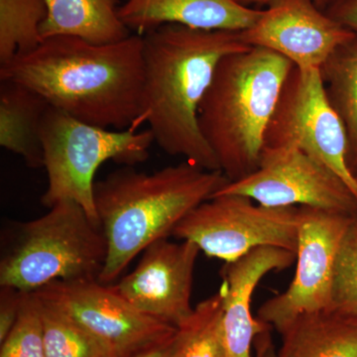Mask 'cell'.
Listing matches in <instances>:
<instances>
[{
	"label": "cell",
	"instance_id": "6da1fadb",
	"mask_svg": "<svg viewBox=\"0 0 357 357\" xmlns=\"http://www.w3.org/2000/svg\"><path fill=\"white\" fill-rule=\"evenodd\" d=\"M0 81L38 93L79 121L115 130L139 124L144 86L143 36L95 44L58 35L0 66Z\"/></svg>",
	"mask_w": 357,
	"mask_h": 357
},
{
	"label": "cell",
	"instance_id": "7a4b0ae2",
	"mask_svg": "<svg viewBox=\"0 0 357 357\" xmlns=\"http://www.w3.org/2000/svg\"><path fill=\"white\" fill-rule=\"evenodd\" d=\"M144 86L139 124L147 122L155 142L208 171H222L202 134L199 109L218 63L250 48L241 31L159 26L142 35Z\"/></svg>",
	"mask_w": 357,
	"mask_h": 357
},
{
	"label": "cell",
	"instance_id": "3957f363",
	"mask_svg": "<svg viewBox=\"0 0 357 357\" xmlns=\"http://www.w3.org/2000/svg\"><path fill=\"white\" fill-rule=\"evenodd\" d=\"M222 171L185 161L153 173L124 166L95 184L96 210L107 243L98 280L110 285L130 262L229 183Z\"/></svg>",
	"mask_w": 357,
	"mask_h": 357
},
{
	"label": "cell",
	"instance_id": "277c9868",
	"mask_svg": "<svg viewBox=\"0 0 357 357\" xmlns=\"http://www.w3.org/2000/svg\"><path fill=\"white\" fill-rule=\"evenodd\" d=\"M295 66L261 47L225 56L199 109L202 134L229 182L257 170L265 134Z\"/></svg>",
	"mask_w": 357,
	"mask_h": 357
},
{
	"label": "cell",
	"instance_id": "5b68a950",
	"mask_svg": "<svg viewBox=\"0 0 357 357\" xmlns=\"http://www.w3.org/2000/svg\"><path fill=\"white\" fill-rule=\"evenodd\" d=\"M0 259V286L33 293L55 281L98 279L107 243L79 204L63 201L43 217L17 222Z\"/></svg>",
	"mask_w": 357,
	"mask_h": 357
},
{
	"label": "cell",
	"instance_id": "8992f818",
	"mask_svg": "<svg viewBox=\"0 0 357 357\" xmlns=\"http://www.w3.org/2000/svg\"><path fill=\"white\" fill-rule=\"evenodd\" d=\"M44 168L48 187L41 202L46 208L72 201L98 225L95 176L105 162L134 166L146 161L155 142L150 129L110 130L79 121L49 107L41 128Z\"/></svg>",
	"mask_w": 357,
	"mask_h": 357
},
{
	"label": "cell",
	"instance_id": "52a82bcc",
	"mask_svg": "<svg viewBox=\"0 0 357 357\" xmlns=\"http://www.w3.org/2000/svg\"><path fill=\"white\" fill-rule=\"evenodd\" d=\"M172 236L192 241L208 257L225 263L263 246L296 255L298 206L268 208L246 197L215 196L185 215Z\"/></svg>",
	"mask_w": 357,
	"mask_h": 357
},
{
	"label": "cell",
	"instance_id": "ba28073f",
	"mask_svg": "<svg viewBox=\"0 0 357 357\" xmlns=\"http://www.w3.org/2000/svg\"><path fill=\"white\" fill-rule=\"evenodd\" d=\"M265 146L299 148L342 178L357 201L347 130L328 102L321 70H291L265 134Z\"/></svg>",
	"mask_w": 357,
	"mask_h": 357
},
{
	"label": "cell",
	"instance_id": "9c48e42d",
	"mask_svg": "<svg viewBox=\"0 0 357 357\" xmlns=\"http://www.w3.org/2000/svg\"><path fill=\"white\" fill-rule=\"evenodd\" d=\"M354 215L298 206L295 275L285 292L260 307V321L280 333L302 314L333 309L338 253Z\"/></svg>",
	"mask_w": 357,
	"mask_h": 357
},
{
	"label": "cell",
	"instance_id": "30bf717a",
	"mask_svg": "<svg viewBox=\"0 0 357 357\" xmlns=\"http://www.w3.org/2000/svg\"><path fill=\"white\" fill-rule=\"evenodd\" d=\"M236 195L268 208L311 206L356 215L357 201L344 181L297 147L263 149L257 170L229 182L213 197Z\"/></svg>",
	"mask_w": 357,
	"mask_h": 357
},
{
	"label": "cell",
	"instance_id": "8fae6325",
	"mask_svg": "<svg viewBox=\"0 0 357 357\" xmlns=\"http://www.w3.org/2000/svg\"><path fill=\"white\" fill-rule=\"evenodd\" d=\"M95 335L119 357H132L173 337L177 328L131 306L98 279L55 281L33 292Z\"/></svg>",
	"mask_w": 357,
	"mask_h": 357
},
{
	"label": "cell",
	"instance_id": "7c38bea8",
	"mask_svg": "<svg viewBox=\"0 0 357 357\" xmlns=\"http://www.w3.org/2000/svg\"><path fill=\"white\" fill-rule=\"evenodd\" d=\"M198 246L168 238L150 244L137 266L112 287L142 314L177 328L192 314Z\"/></svg>",
	"mask_w": 357,
	"mask_h": 357
},
{
	"label": "cell",
	"instance_id": "4fadbf2b",
	"mask_svg": "<svg viewBox=\"0 0 357 357\" xmlns=\"http://www.w3.org/2000/svg\"><path fill=\"white\" fill-rule=\"evenodd\" d=\"M356 35L328 17L314 0H272L255 24L241 31L249 47L273 51L303 70H321L338 47Z\"/></svg>",
	"mask_w": 357,
	"mask_h": 357
},
{
	"label": "cell",
	"instance_id": "5bb4252c",
	"mask_svg": "<svg viewBox=\"0 0 357 357\" xmlns=\"http://www.w3.org/2000/svg\"><path fill=\"white\" fill-rule=\"evenodd\" d=\"M296 261L291 251L272 246L253 249L222 269L223 291L222 328L227 357H251V347L258 333L268 325L251 312L253 293L263 277L284 270Z\"/></svg>",
	"mask_w": 357,
	"mask_h": 357
},
{
	"label": "cell",
	"instance_id": "9a60e30c",
	"mask_svg": "<svg viewBox=\"0 0 357 357\" xmlns=\"http://www.w3.org/2000/svg\"><path fill=\"white\" fill-rule=\"evenodd\" d=\"M262 10L234 0H124L119 16L129 30L143 35L165 24L201 30L243 31Z\"/></svg>",
	"mask_w": 357,
	"mask_h": 357
},
{
	"label": "cell",
	"instance_id": "2e32d148",
	"mask_svg": "<svg viewBox=\"0 0 357 357\" xmlns=\"http://www.w3.org/2000/svg\"><path fill=\"white\" fill-rule=\"evenodd\" d=\"M280 333L278 357H357V318L335 310L302 314Z\"/></svg>",
	"mask_w": 357,
	"mask_h": 357
},
{
	"label": "cell",
	"instance_id": "e0dca14e",
	"mask_svg": "<svg viewBox=\"0 0 357 357\" xmlns=\"http://www.w3.org/2000/svg\"><path fill=\"white\" fill-rule=\"evenodd\" d=\"M50 105L38 93L14 82L0 84V145L29 168L44 166L41 128Z\"/></svg>",
	"mask_w": 357,
	"mask_h": 357
},
{
	"label": "cell",
	"instance_id": "ac0fdd59",
	"mask_svg": "<svg viewBox=\"0 0 357 357\" xmlns=\"http://www.w3.org/2000/svg\"><path fill=\"white\" fill-rule=\"evenodd\" d=\"M121 0H47L48 17L42 38L67 35L95 44L114 43L131 36L121 20Z\"/></svg>",
	"mask_w": 357,
	"mask_h": 357
},
{
	"label": "cell",
	"instance_id": "d6986e66",
	"mask_svg": "<svg viewBox=\"0 0 357 357\" xmlns=\"http://www.w3.org/2000/svg\"><path fill=\"white\" fill-rule=\"evenodd\" d=\"M319 70L328 102L347 130L349 161L352 157L357 162V35L338 47Z\"/></svg>",
	"mask_w": 357,
	"mask_h": 357
},
{
	"label": "cell",
	"instance_id": "ffe728a7",
	"mask_svg": "<svg viewBox=\"0 0 357 357\" xmlns=\"http://www.w3.org/2000/svg\"><path fill=\"white\" fill-rule=\"evenodd\" d=\"M223 297L217 293L202 301L177 326L171 357H227L222 328Z\"/></svg>",
	"mask_w": 357,
	"mask_h": 357
},
{
	"label": "cell",
	"instance_id": "44dd1931",
	"mask_svg": "<svg viewBox=\"0 0 357 357\" xmlns=\"http://www.w3.org/2000/svg\"><path fill=\"white\" fill-rule=\"evenodd\" d=\"M47 17V0H0V66L41 44Z\"/></svg>",
	"mask_w": 357,
	"mask_h": 357
},
{
	"label": "cell",
	"instance_id": "7402d4cb",
	"mask_svg": "<svg viewBox=\"0 0 357 357\" xmlns=\"http://www.w3.org/2000/svg\"><path fill=\"white\" fill-rule=\"evenodd\" d=\"M36 298L43 323L47 357H119L76 321Z\"/></svg>",
	"mask_w": 357,
	"mask_h": 357
},
{
	"label": "cell",
	"instance_id": "603a6c76",
	"mask_svg": "<svg viewBox=\"0 0 357 357\" xmlns=\"http://www.w3.org/2000/svg\"><path fill=\"white\" fill-rule=\"evenodd\" d=\"M0 357H47L39 303L33 293H23L15 325L1 342Z\"/></svg>",
	"mask_w": 357,
	"mask_h": 357
},
{
	"label": "cell",
	"instance_id": "cb8c5ba5",
	"mask_svg": "<svg viewBox=\"0 0 357 357\" xmlns=\"http://www.w3.org/2000/svg\"><path fill=\"white\" fill-rule=\"evenodd\" d=\"M333 310L357 318V213L352 218L338 253Z\"/></svg>",
	"mask_w": 357,
	"mask_h": 357
},
{
	"label": "cell",
	"instance_id": "d4e9b609",
	"mask_svg": "<svg viewBox=\"0 0 357 357\" xmlns=\"http://www.w3.org/2000/svg\"><path fill=\"white\" fill-rule=\"evenodd\" d=\"M23 292L17 289L1 286L0 292V344L11 332L20 314Z\"/></svg>",
	"mask_w": 357,
	"mask_h": 357
},
{
	"label": "cell",
	"instance_id": "484cf974",
	"mask_svg": "<svg viewBox=\"0 0 357 357\" xmlns=\"http://www.w3.org/2000/svg\"><path fill=\"white\" fill-rule=\"evenodd\" d=\"M324 13L347 29L357 33V0H328Z\"/></svg>",
	"mask_w": 357,
	"mask_h": 357
},
{
	"label": "cell",
	"instance_id": "4316f807",
	"mask_svg": "<svg viewBox=\"0 0 357 357\" xmlns=\"http://www.w3.org/2000/svg\"><path fill=\"white\" fill-rule=\"evenodd\" d=\"M175 335L172 337L169 338V340H167L166 342L155 345L151 349L140 352V354H136V356L132 357H171Z\"/></svg>",
	"mask_w": 357,
	"mask_h": 357
},
{
	"label": "cell",
	"instance_id": "83f0119b",
	"mask_svg": "<svg viewBox=\"0 0 357 357\" xmlns=\"http://www.w3.org/2000/svg\"><path fill=\"white\" fill-rule=\"evenodd\" d=\"M237 3L241 4V6L250 7L251 4H268L272 1V0H234ZM316 6L319 7L321 10H325L326 6H328V0H314Z\"/></svg>",
	"mask_w": 357,
	"mask_h": 357
},
{
	"label": "cell",
	"instance_id": "f1b7e54d",
	"mask_svg": "<svg viewBox=\"0 0 357 357\" xmlns=\"http://www.w3.org/2000/svg\"><path fill=\"white\" fill-rule=\"evenodd\" d=\"M356 178H357V174H356Z\"/></svg>",
	"mask_w": 357,
	"mask_h": 357
}]
</instances>
